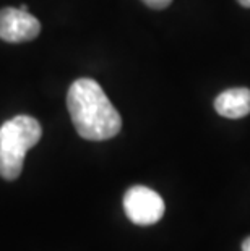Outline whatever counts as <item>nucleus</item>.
I'll return each mask as SVG.
<instances>
[{
    "label": "nucleus",
    "instance_id": "1",
    "mask_svg": "<svg viewBox=\"0 0 250 251\" xmlns=\"http://www.w3.org/2000/svg\"><path fill=\"white\" fill-rule=\"evenodd\" d=\"M67 107L73 126L88 141H106L119 135L122 119L98 81L80 78L68 89Z\"/></svg>",
    "mask_w": 250,
    "mask_h": 251
},
{
    "label": "nucleus",
    "instance_id": "2",
    "mask_svg": "<svg viewBox=\"0 0 250 251\" xmlns=\"http://www.w3.org/2000/svg\"><path fill=\"white\" fill-rule=\"evenodd\" d=\"M42 136L41 124L29 115H17L0 126V177L17 180L23 170L26 152Z\"/></svg>",
    "mask_w": 250,
    "mask_h": 251
},
{
    "label": "nucleus",
    "instance_id": "3",
    "mask_svg": "<svg viewBox=\"0 0 250 251\" xmlns=\"http://www.w3.org/2000/svg\"><path fill=\"white\" fill-rule=\"evenodd\" d=\"M124 211L137 226H153L161 221L166 206L163 198L148 186H132L124 196Z\"/></svg>",
    "mask_w": 250,
    "mask_h": 251
},
{
    "label": "nucleus",
    "instance_id": "4",
    "mask_svg": "<svg viewBox=\"0 0 250 251\" xmlns=\"http://www.w3.org/2000/svg\"><path fill=\"white\" fill-rule=\"evenodd\" d=\"M41 33L39 20L29 12L7 7L0 10V39L5 42L33 41Z\"/></svg>",
    "mask_w": 250,
    "mask_h": 251
},
{
    "label": "nucleus",
    "instance_id": "5",
    "mask_svg": "<svg viewBox=\"0 0 250 251\" xmlns=\"http://www.w3.org/2000/svg\"><path fill=\"white\" fill-rule=\"evenodd\" d=\"M215 109L226 119H242L250 114V89H226L215 99Z\"/></svg>",
    "mask_w": 250,
    "mask_h": 251
},
{
    "label": "nucleus",
    "instance_id": "6",
    "mask_svg": "<svg viewBox=\"0 0 250 251\" xmlns=\"http://www.w3.org/2000/svg\"><path fill=\"white\" fill-rule=\"evenodd\" d=\"M143 3H146L150 8H154V10H163L171 5L172 0H141Z\"/></svg>",
    "mask_w": 250,
    "mask_h": 251
},
{
    "label": "nucleus",
    "instance_id": "7",
    "mask_svg": "<svg viewBox=\"0 0 250 251\" xmlns=\"http://www.w3.org/2000/svg\"><path fill=\"white\" fill-rule=\"evenodd\" d=\"M242 251H250V237L244 240V243H242Z\"/></svg>",
    "mask_w": 250,
    "mask_h": 251
},
{
    "label": "nucleus",
    "instance_id": "8",
    "mask_svg": "<svg viewBox=\"0 0 250 251\" xmlns=\"http://www.w3.org/2000/svg\"><path fill=\"white\" fill-rule=\"evenodd\" d=\"M239 3L242 5V7H247V8H250V0H237Z\"/></svg>",
    "mask_w": 250,
    "mask_h": 251
},
{
    "label": "nucleus",
    "instance_id": "9",
    "mask_svg": "<svg viewBox=\"0 0 250 251\" xmlns=\"http://www.w3.org/2000/svg\"><path fill=\"white\" fill-rule=\"evenodd\" d=\"M20 10H23V12H28L29 7H28V5H26V3H23V5H21V7H20Z\"/></svg>",
    "mask_w": 250,
    "mask_h": 251
}]
</instances>
